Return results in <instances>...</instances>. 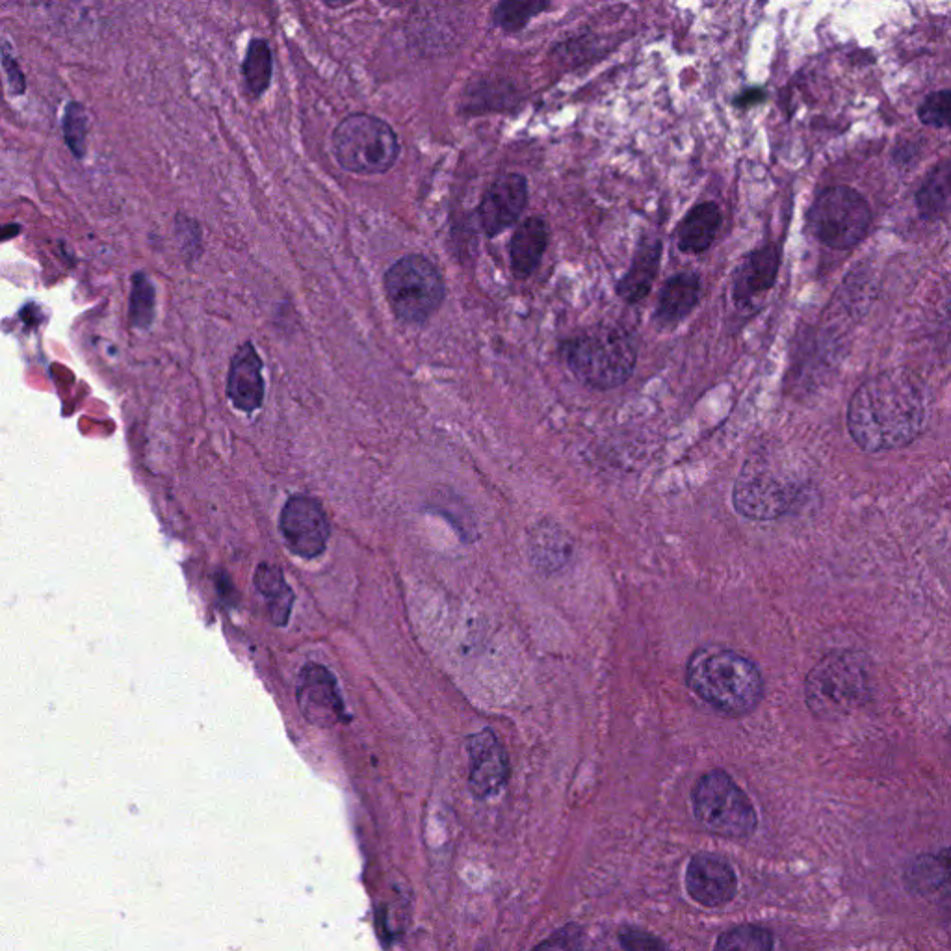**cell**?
<instances>
[{
    "instance_id": "cell-29",
    "label": "cell",
    "mask_w": 951,
    "mask_h": 951,
    "mask_svg": "<svg viewBox=\"0 0 951 951\" xmlns=\"http://www.w3.org/2000/svg\"><path fill=\"white\" fill-rule=\"evenodd\" d=\"M64 138L75 157L86 155L88 147V116L80 103H69L62 119Z\"/></svg>"
},
{
    "instance_id": "cell-9",
    "label": "cell",
    "mask_w": 951,
    "mask_h": 951,
    "mask_svg": "<svg viewBox=\"0 0 951 951\" xmlns=\"http://www.w3.org/2000/svg\"><path fill=\"white\" fill-rule=\"evenodd\" d=\"M808 225L823 246L844 251L855 248L868 235L872 209L857 190L829 186L812 201Z\"/></svg>"
},
{
    "instance_id": "cell-10",
    "label": "cell",
    "mask_w": 951,
    "mask_h": 951,
    "mask_svg": "<svg viewBox=\"0 0 951 951\" xmlns=\"http://www.w3.org/2000/svg\"><path fill=\"white\" fill-rule=\"evenodd\" d=\"M281 534L292 554L314 560L324 554L331 535L324 508L311 496H290L281 511Z\"/></svg>"
},
{
    "instance_id": "cell-30",
    "label": "cell",
    "mask_w": 951,
    "mask_h": 951,
    "mask_svg": "<svg viewBox=\"0 0 951 951\" xmlns=\"http://www.w3.org/2000/svg\"><path fill=\"white\" fill-rule=\"evenodd\" d=\"M918 119L935 129H944L950 123V90L931 93L918 108Z\"/></svg>"
},
{
    "instance_id": "cell-19",
    "label": "cell",
    "mask_w": 951,
    "mask_h": 951,
    "mask_svg": "<svg viewBox=\"0 0 951 951\" xmlns=\"http://www.w3.org/2000/svg\"><path fill=\"white\" fill-rule=\"evenodd\" d=\"M548 246V227L543 218L532 216L515 229L509 244L511 270L517 277H530L543 261Z\"/></svg>"
},
{
    "instance_id": "cell-33",
    "label": "cell",
    "mask_w": 951,
    "mask_h": 951,
    "mask_svg": "<svg viewBox=\"0 0 951 951\" xmlns=\"http://www.w3.org/2000/svg\"><path fill=\"white\" fill-rule=\"evenodd\" d=\"M177 236L183 246V251L188 257H197L201 251V229L194 220L186 218L183 214L177 216Z\"/></svg>"
},
{
    "instance_id": "cell-12",
    "label": "cell",
    "mask_w": 951,
    "mask_h": 951,
    "mask_svg": "<svg viewBox=\"0 0 951 951\" xmlns=\"http://www.w3.org/2000/svg\"><path fill=\"white\" fill-rule=\"evenodd\" d=\"M528 205V183L519 173L502 175L485 192L478 207V218L485 235L504 233L511 225L519 222L522 212Z\"/></svg>"
},
{
    "instance_id": "cell-25",
    "label": "cell",
    "mask_w": 951,
    "mask_h": 951,
    "mask_svg": "<svg viewBox=\"0 0 951 951\" xmlns=\"http://www.w3.org/2000/svg\"><path fill=\"white\" fill-rule=\"evenodd\" d=\"M773 935L766 927L743 924L717 938L714 951H773Z\"/></svg>"
},
{
    "instance_id": "cell-1",
    "label": "cell",
    "mask_w": 951,
    "mask_h": 951,
    "mask_svg": "<svg viewBox=\"0 0 951 951\" xmlns=\"http://www.w3.org/2000/svg\"><path fill=\"white\" fill-rule=\"evenodd\" d=\"M924 422V391L909 370H886L866 379L847 405V430L870 454L909 446Z\"/></svg>"
},
{
    "instance_id": "cell-5",
    "label": "cell",
    "mask_w": 951,
    "mask_h": 951,
    "mask_svg": "<svg viewBox=\"0 0 951 951\" xmlns=\"http://www.w3.org/2000/svg\"><path fill=\"white\" fill-rule=\"evenodd\" d=\"M870 697V673L859 652H831L808 673L805 682V701L816 716L847 714L864 706Z\"/></svg>"
},
{
    "instance_id": "cell-13",
    "label": "cell",
    "mask_w": 951,
    "mask_h": 951,
    "mask_svg": "<svg viewBox=\"0 0 951 951\" xmlns=\"http://www.w3.org/2000/svg\"><path fill=\"white\" fill-rule=\"evenodd\" d=\"M686 888L703 907H723L736 896L738 877L727 860L712 853H697L686 870Z\"/></svg>"
},
{
    "instance_id": "cell-2",
    "label": "cell",
    "mask_w": 951,
    "mask_h": 951,
    "mask_svg": "<svg viewBox=\"0 0 951 951\" xmlns=\"http://www.w3.org/2000/svg\"><path fill=\"white\" fill-rule=\"evenodd\" d=\"M686 686L703 703L729 717L751 714L764 697V678L758 665L723 645H706L691 654Z\"/></svg>"
},
{
    "instance_id": "cell-21",
    "label": "cell",
    "mask_w": 951,
    "mask_h": 951,
    "mask_svg": "<svg viewBox=\"0 0 951 951\" xmlns=\"http://www.w3.org/2000/svg\"><path fill=\"white\" fill-rule=\"evenodd\" d=\"M255 587L268 602V612L277 626H285L294 606V591L288 586L279 567L261 563L255 573Z\"/></svg>"
},
{
    "instance_id": "cell-16",
    "label": "cell",
    "mask_w": 951,
    "mask_h": 951,
    "mask_svg": "<svg viewBox=\"0 0 951 951\" xmlns=\"http://www.w3.org/2000/svg\"><path fill=\"white\" fill-rule=\"evenodd\" d=\"M781 266V253L777 246L768 244L755 249L745 261L734 279L732 298L738 307L755 300L758 294L766 292L775 285V279Z\"/></svg>"
},
{
    "instance_id": "cell-20",
    "label": "cell",
    "mask_w": 951,
    "mask_h": 951,
    "mask_svg": "<svg viewBox=\"0 0 951 951\" xmlns=\"http://www.w3.org/2000/svg\"><path fill=\"white\" fill-rule=\"evenodd\" d=\"M721 227V210L714 201L695 205L678 227V248L684 253H703L716 240Z\"/></svg>"
},
{
    "instance_id": "cell-18",
    "label": "cell",
    "mask_w": 951,
    "mask_h": 951,
    "mask_svg": "<svg viewBox=\"0 0 951 951\" xmlns=\"http://www.w3.org/2000/svg\"><path fill=\"white\" fill-rule=\"evenodd\" d=\"M662 261V242L656 236H647L638 244L630 270L617 283V294L626 303L645 300L658 275Z\"/></svg>"
},
{
    "instance_id": "cell-17",
    "label": "cell",
    "mask_w": 951,
    "mask_h": 951,
    "mask_svg": "<svg viewBox=\"0 0 951 951\" xmlns=\"http://www.w3.org/2000/svg\"><path fill=\"white\" fill-rule=\"evenodd\" d=\"M701 296V275L697 272H680L665 283L654 322L660 327H675L695 309Z\"/></svg>"
},
{
    "instance_id": "cell-7",
    "label": "cell",
    "mask_w": 951,
    "mask_h": 951,
    "mask_svg": "<svg viewBox=\"0 0 951 951\" xmlns=\"http://www.w3.org/2000/svg\"><path fill=\"white\" fill-rule=\"evenodd\" d=\"M383 287L394 316L413 326L428 322L446 296L441 270L424 255H407L394 262L383 277Z\"/></svg>"
},
{
    "instance_id": "cell-3",
    "label": "cell",
    "mask_w": 951,
    "mask_h": 951,
    "mask_svg": "<svg viewBox=\"0 0 951 951\" xmlns=\"http://www.w3.org/2000/svg\"><path fill=\"white\" fill-rule=\"evenodd\" d=\"M563 353L574 378L599 391L625 385L638 363L636 340L625 327H595L569 340Z\"/></svg>"
},
{
    "instance_id": "cell-32",
    "label": "cell",
    "mask_w": 951,
    "mask_h": 951,
    "mask_svg": "<svg viewBox=\"0 0 951 951\" xmlns=\"http://www.w3.org/2000/svg\"><path fill=\"white\" fill-rule=\"evenodd\" d=\"M619 942L626 951H667L660 938L632 925H625L619 931Z\"/></svg>"
},
{
    "instance_id": "cell-23",
    "label": "cell",
    "mask_w": 951,
    "mask_h": 951,
    "mask_svg": "<svg viewBox=\"0 0 951 951\" xmlns=\"http://www.w3.org/2000/svg\"><path fill=\"white\" fill-rule=\"evenodd\" d=\"M272 69H274V60H272L268 41H249L248 51L242 64V75H244L246 88L253 97H261L268 90L272 80Z\"/></svg>"
},
{
    "instance_id": "cell-11",
    "label": "cell",
    "mask_w": 951,
    "mask_h": 951,
    "mask_svg": "<svg viewBox=\"0 0 951 951\" xmlns=\"http://www.w3.org/2000/svg\"><path fill=\"white\" fill-rule=\"evenodd\" d=\"M298 704L305 719L318 727L348 721L337 680L324 665L309 664L301 669Z\"/></svg>"
},
{
    "instance_id": "cell-28",
    "label": "cell",
    "mask_w": 951,
    "mask_h": 951,
    "mask_svg": "<svg viewBox=\"0 0 951 951\" xmlns=\"http://www.w3.org/2000/svg\"><path fill=\"white\" fill-rule=\"evenodd\" d=\"M548 6V2H500L493 10V23L506 32H519Z\"/></svg>"
},
{
    "instance_id": "cell-4",
    "label": "cell",
    "mask_w": 951,
    "mask_h": 951,
    "mask_svg": "<svg viewBox=\"0 0 951 951\" xmlns=\"http://www.w3.org/2000/svg\"><path fill=\"white\" fill-rule=\"evenodd\" d=\"M805 485L775 461H745L732 491V506L749 521H775L803 504Z\"/></svg>"
},
{
    "instance_id": "cell-31",
    "label": "cell",
    "mask_w": 951,
    "mask_h": 951,
    "mask_svg": "<svg viewBox=\"0 0 951 951\" xmlns=\"http://www.w3.org/2000/svg\"><path fill=\"white\" fill-rule=\"evenodd\" d=\"M534 951H584V931L580 925H565L543 940Z\"/></svg>"
},
{
    "instance_id": "cell-6",
    "label": "cell",
    "mask_w": 951,
    "mask_h": 951,
    "mask_svg": "<svg viewBox=\"0 0 951 951\" xmlns=\"http://www.w3.org/2000/svg\"><path fill=\"white\" fill-rule=\"evenodd\" d=\"M400 140L391 125L370 114H352L333 131V153L342 170L383 175L400 158Z\"/></svg>"
},
{
    "instance_id": "cell-22",
    "label": "cell",
    "mask_w": 951,
    "mask_h": 951,
    "mask_svg": "<svg viewBox=\"0 0 951 951\" xmlns=\"http://www.w3.org/2000/svg\"><path fill=\"white\" fill-rule=\"evenodd\" d=\"M950 162H942L938 168L929 173L925 183L920 186L916 194V207L920 218L925 222L940 220L950 209Z\"/></svg>"
},
{
    "instance_id": "cell-34",
    "label": "cell",
    "mask_w": 951,
    "mask_h": 951,
    "mask_svg": "<svg viewBox=\"0 0 951 951\" xmlns=\"http://www.w3.org/2000/svg\"><path fill=\"white\" fill-rule=\"evenodd\" d=\"M2 67H4V71H6V75H8V82H10L14 93L23 95L25 90H27V80H25V75H23L21 67L17 64V60H15L14 56L8 53V51H2Z\"/></svg>"
},
{
    "instance_id": "cell-15",
    "label": "cell",
    "mask_w": 951,
    "mask_h": 951,
    "mask_svg": "<svg viewBox=\"0 0 951 951\" xmlns=\"http://www.w3.org/2000/svg\"><path fill=\"white\" fill-rule=\"evenodd\" d=\"M227 396L238 411L255 413L264 402L262 359L251 342H244L236 350L227 378Z\"/></svg>"
},
{
    "instance_id": "cell-26",
    "label": "cell",
    "mask_w": 951,
    "mask_h": 951,
    "mask_svg": "<svg viewBox=\"0 0 951 951\" xmlns=\"http://www.w3.org/2000/svg\"><path fill=\"white\" fill-rule=\"evenodd\" d=\"M905 883L911 890L920 894H931L940 890V886L948 883V853H944L942 860H938V857H920L914 860L909 872L905 873Z\"/></svg>"
},
{
    "instance_id": "cell-27",
    "label": "cell",
    "mask_w": 951,
    "mask_h": 951,
    "mask_svg": "<svg viewBox=\"0 0 951 951\" xmlns=\"http://www.w3.org/2000/svg\"><path fill=\"white\" fill-rule=\"evenodd\" d=\"M157 292L144 272L132 275L131 322L136 329H149L155 322Z\"/></svg>"
},
{
    "instance_id": "cell-35",
    "label": "cell",
    "mask_w": 951,
    "mask_h": 951,
    "mask_svg": "<svg viewBox=\"0 0 951 951\" xmlns=\"http://www.w3.org/2000/svg\"><path fill=\"white\" fill-rule=\"evenodd\" d=\"M17 233H19V227H15V225H10V227H6V229H0V240H8V238H12V236L17 235Z\"/></svg>"
},
{
    "instance_id": "cell-24",
    "label": "cell",
    "mask_w": 951,
    "mask_h": 951,
    "mask_svg": "<svg viewBox=\"0 0 951 951\" xmlns=\"http://www.w3.org/2000/svg\"><path fill=\"white\" fill-rule=\"evenodd\" d=\"M571 554V545L558 526H541L532 539V556L541 569H560Z\"/></svg>"
},
{
    "instance_id": "cell-14",
    "label": "cell",
    "mask_w": 951,
    "mask_h": 951,
    "mask_svg": "<svg viewBox=\"0 0 951 951\" xmlns=\"http://www.w3.org/2000/svg\"><path fill=\"white\" fill-rule=\"evenodd\" d=\"M470 790L478 797H489L502 790L509 779L508 753L493 730H482L467 740Z\"/></svg>"
},
{
    "instance_id": "cell-8",
    "label": "cell",
    "mask_w": 951,
    "mask_h": 951,
    "mask_svg": "<svg viewBox=\"0 0 951 951\" xmlns=\"http://www.w3.org/2000/svg\"><path fill=\"white\" fill-rule=\"evenodd\" d=\"M691 801L695 818L708 831L727 838H745L755 833V805L727 771L712 769L704 773L695 782Z\"/></svg>"
}]
</instances>
